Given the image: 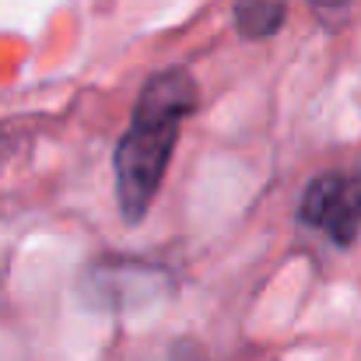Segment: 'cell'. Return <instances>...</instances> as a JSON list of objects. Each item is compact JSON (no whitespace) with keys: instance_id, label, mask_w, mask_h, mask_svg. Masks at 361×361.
Returning a JSON list of instances; mask_svg holds the SVG:
<instances>
[{"instance_id":"obj_4","label":"cell","mask_w":361,"mask_h":361,"mask_svg":"<svg viewBox=\"0 0 361 361\" xmlns=\"http://www.w3.org/2000/svg\"><path fill=\"white\" fill-rule=\"evenodd\" d=\"M312 7H319L323 14H341V11H348L351 7V0H309Z\"/></svg>"},{"instance_id":"obj_3","label":"cell","mask_w":361,"mask_h":361,"mask_svg":"<svg viewBox=\"0 0 361 361\" xmlns=\"http://www.w3.org/2000/svg\"><path fill=\"white\" fill-rule=\"evenodd\" d=\"M284 4L281 0H239L235 7V28L245 39H267L284 25Z\"/></svg>"},{"instance_id":"obj_2","label":"cell","mask_w":361,"mask_h":361,"mask_svg":"<svg viewBox=\"0 0 361 361\" xmlns=\"http://www.w3.org/2000/svg\"><path fill=\"white\" fill-rule=\"evenodd\" d=\"M302 221L337 245H351L361 232V176H319L302 197Z\"/></svg>"},{"instance_id":"obj_1","label":"cell","mask_w":361,"mask_h":361,"mask_svg":"<svg viewBox=\"0 0 361 361\" xmlns=\"http://www.w3.org/2000/svg\"><path fill=\"white\" fill-rule=\"evenodd\" d=\"M197 109V85L186 71L154 74L133 109V120L116 144V204L126 221H140L165 179L183 120Z\"/></svg>"}]
</instances>
